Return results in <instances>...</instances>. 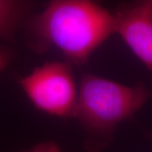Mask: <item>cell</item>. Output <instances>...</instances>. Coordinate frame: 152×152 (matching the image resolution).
<instances>
[{"mask_svg": "<svg viewBox=\"0 0 152 152\" xmlns=\"http://www.w3.org/2000/svg\"><path fill=\"white\" fill-rule=\"evenodd\" d=\"M115 30L114 13L89 0L52 1L27 20L29 44L34 51L55 48L76 65L85 64Z\"/></svg>", "mask_w": 152, "mask_h": 152, "instance_id": "1", "label": "cell"}, {"mask_svg": "<svg viewBox=\"0 0 152 152\" xmlns=\"http://www.w3.org/2000/svg\"><path fill=\"white\" fill-rule=\"evenodd\" d=\"M150 97L151 91L142 83L125 86L92 74L82 76L75 118L85 131L87 151L106 149L117 126L130 118Z\"/></svg>", "mask_w": 152, "mask_h": 152, "instance_id": "2", "label": "cell"}, {"mask_svg": "<svg viewBox=\"0 0 152 152\" xmlns=\"http://www.w3.org/2000/svg\"><path fill=\"white\" fill-rule=\"evenodd\" d=\"M19 84L39 111L61 118L75 117L79 87L69 62H46L20 78Z\"/></svg>", "mask_w": 152, "mask_h": 152, "instance_id": "3", "label": "cell"}, {"mask_svg": "<svg viewBox=\"0 0 152 152\" xmlns=\"http://www.w3.org/2000/svg\"><path fill=\"white\" fill-rule=\"evenodd\" d=\"M23 152H63L59 145L54 141H47L40 143L32 147L29 151Z\"/></svg>", "mask_w": 152, "mask_h": 152, "instance_id": "6", "label": "cell"}, {"mask_svg": "<svg viewBox=\"0 0 152 152\" xmlns=\"http://www.w3.org/2000/svg\"><path fill=\"white\" fill-rule=\"evenodd\" d=\"M33 5L29 1L0 0V38L14 37L17 27L28 17Z\"/></svg>", "mask_w": 152, "mask_h": 152, "instance_id": "5", "label": "cell"}, {"mask_svg": "<svg viewBox=\"0 0 152 152\" xmlns=\"http://www.w3.org/2000/svg\"><path fill=\"white\" fill-rule=\"evenodd\" d=\"M114 15L115 34L152 73V14L134 4Z\"/></svg>", "mask_w": 152, "mask_h": 152, "instance_id": "4", "label": "cell"}, {"mask_svg": "<svg viewBox=\"0 0 152 152\" xmlns=\"http://www.w3.org/2000/svg\"><path fill=\"white\" fill-rule=\"evenodd\" d=\"M150 137H151V139H152V134H150Z\"/></svg>", "mask_w": 152, "mask_h": 152, "instance_id": "9", "label": "cell"}, {"mask_svg": "<svg viewBox=\"0 0 152 152\" xmlns=\"http://www.w3.org/2000/svg\"><path fill=\"white\" fill-rule=\"evenodd\" d=\"M136 4L140 7L141 9L148 11L152 14V0H146V1H141L139 3H136Z\"/></svg>", "mask_w": 152, "mask_h": 152, "instance_id": "8", "label": "cell"}, {"mask_svg": "<svg viewBox=\"0 0 152 152\" xmlns=\"http://www.w3.org/2000/svg\"><path fill=\"white\" fill-rule=\"evenodd\" d=\"M12 58L13 56L10 51L0 45V73L10 65Z\"/></svg>", "mask_w": 152, "mask_h": 152, "instance_id": "7", "label": "cell"}]
</instances>
